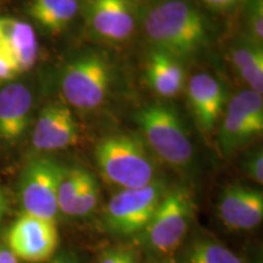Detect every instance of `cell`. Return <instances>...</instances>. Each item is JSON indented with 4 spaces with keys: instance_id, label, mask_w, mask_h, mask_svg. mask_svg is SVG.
I'll return each instance as SVG.
<instances>
[{
    "instance_id": "3957f363",
    "label": "cell",
    "mask_w": 263,
    "mask_h": 263,
    "mask_svg": "<svg viewBox=\"0 0 263 263\" xmlns=\"http://www.w3.org/2000/svg\"><path fill=\"white\" fill-rule=\"evenodd\" d=\"M144 141L161 160L178 171H186L194 162V146L185 123L172 105L153 103L136 114Z\"/></svg>"
},
{
    "instance_id": "ffe728a7",
    "label": "cell",
    "mask_w": 263,
    "mask_h": 263,
    "mask_svg": "<svg viewBox=\"0 0 263 263\" xmlns=\"http://www.w3.org/2000/svg\"><path fill=\"white\" fill-rule=\"evenodd\" d=\"M88 171L83 168H66L62 172L58 188L59 212L70 217L73 201Z\"/></svg>"
},
{
    "instance_id": "7c38bea8",
    "label": "cell",
    "mask_w": 263,
    "mask_h": 263,
    "mask_svg": "<svg viewBox=\"0 0 263 263\" xmlns=\"http://www.w3.org/2000/svg\"><path fill=\"white\" fill-rule=\"evenodd\" d=\"M80 140V126L64 104L52 103L39 112L32 133V145L38 151H57L73 146Z\"/></svg>"
},
{
    "instance_id": "ba28073f",
    "label": "cell",
    "mask_w": 263,
    "mask_h": 263,
    "mask_svg": "<svg viewBox=\"0 0 263 263\" xmlns=\"http://www.w3.org/2000/svg\"><path fill=\"white\" fill-rule=\"evenodd\" d=\"M263 130L262 94L249 89L235 94L229 101L219 129L218 143L223 154L230 156L249 144Z\"/></svg>"
},
{
    "instance_id": "cb8c5ba5",
    "label": "cell",
    "mask_w": 263,
    "mask_h": 263,
    "mask_svg": "<svg viewBox=\"0 0 263 263\" xmlns=\"http://www.w3.org/2000/svg\"><path fill=\"white\" fill-rule=\"evenodd\" d=\"M118 258H120V250L110 249L101 252L99 263H118Z\"/></svg>"
},
{
    "instance_id": "d4e9b609",
    "label": "cell",
    "mask_w": 263,
    "mask_h": 263,
    "mask_svg": "<svg viewBox=\"0 0 263 263\" xmlns=\"http://www.w3.org/2000/svg\"><path fill=\"white\" fill-rule=\"evenodd\" d=\"M203 2L215 9H229L234 6L239 0H203Z\"/></svg>"
},
{
    "instance_id": "6da1fadb",
    "label": "cell",
    "mask_w": 263,
    "mask_h": 263,
    "mask_svg": "<svg viewBox=\"0 0 263 263\" xmlns=\"http://www.w3.org/2000/svg\"><path fill=\"white\" fill-rule=\"evenodd\" d=\"M144 31L153 44L179 58L193 57L209 43V25L189 0H160L144 15Z\"/></svg>"
},
{
    "instance_id": "52a82bcc",
    "label": "cell",
    "mask_w": 263,
    "mask_h": 263,
    "mask_svg": "<svg viewBox=\"0 0 263 263\" xmlns=\"http://www.w3.org/2000/svg\"><path fill=\"white\" fill-rule=\"evenodd\" d=\"M65 167L49 157H35L20 178V199L25 213L57 223L58 188Z\"/></svg>"
},
{
    "instance_id": "8fae6325",
    "label": "cell",
    "mask_w": 263,
    "mask_h": 263,
    "mask_svg": "<svg viewBox=\"0 0 263 263\" xmlns=\"http://www.w3.org/2000/svg\"><path fill=\"white\" fill-rule=\"evenodd\" d=\"M8 248L18 259L29 263L51 258L59 245L57 223L25 213L8 232Z\"/></svg>"
},
{
    "instance_id": "9a60e30c",
    "label": "cell",
    "mask_w": 263,
    "mask_h": 263,
    "mask_svg": "<svg viewBox=\"0 0 263 263\" xmlns=\"http://www.w3.org/2000/svg\"><path fill=\"white\" fill-rule=\"evenodd\" d=\"M33 94L25 83L9 82L0 89V139L17 140L31 121Z\"/></svg>"
},
{
    "instance_id": "8992f818",
    "label": "cell",
    "mask_w": 263,
    "mask_h": 263,
    "mask_svg": "<svg viewBox=\"0 0 263 263\" xmlns=\"http://www.w3.org/2000/svg\"><path fill=\"white\" fill-rule=\"evenodd\" d=\"M167 186L156 179L143 188L122 189L110 199L105 209L104 223L118 235H134L143 232L162 201Z\"/></svg>"
},
{
    "instance_id": "ac0fdd59",
    "label": "cell",
    "mask_w": 263,
    "mask_h": 263,
    "mask_svg": "<svg viewBox=\"0 0 263 263\" xmlns=\"http://www.w3.org/2000/svg\"><path fill=\"white\" fill-rule=\"evenodd\" d=\"M232 62L241 80L256 93H263V48L248 35H239L232 44Z\"/></svg>"
},
{
    "instance_id": "4316f807",
    "label": "cell",
    "mask_w": 263,
    "mask_h": 263,
    "mask_svg": "<svg viewBox=\"0 0 263 263\" xmlns=\"http://www.w3.org/2000/svg\"><path fill=\"white\" fill-rule=\"evenodd\" d=\"M0 263H18V258L10 251L9 248L0 246Z\"/></svg>"
},
{
    "instance_id": "f1b7e54d",
    "label": "cell",
    "mask_w": 263,
    "mask_h": 263,
    "mask_svg": "<svg viewBox=\"0 0 263 263\" xmlns=\"http://www.w3.org/2000/svg\"><path fill=\"white\" fill-rule=\"evenodd\" d=\"M6 206H8V202H6V196H5L4 192L0 189V222H2L3 217H4V215H5Z\"/></svg>"
},
{
    "instance_id": "277c9868",
    "label": "cell",
    "mask_w": 263,
    "mask_h": 263,
    "mask_svg": "<svg viewBox=\"0 0 263 263\" xmlns=\"http://www.w3.org/2000/svg\"><path fill=\"white\" fill-rule=\"evenodd\" d=\"M112 66L101 52L85 51L66 65L60 89L66 103L82 111L100 106L112 83Z\"/></svg>"
},
{
    "instance_id": "603a6c76",
    "label": "cell",
    "mask_w": 263,
    "mask_h": 263,
    "mask_svg": "<svg viewBox=\"0 0 263 263\" xmlns=\"http://www.w3.org/2000/svg\"><path fill=\"white\" fill-rule=\"evenodd\" d=\"M242 168L251 179L257 184L263 183V153L262 149H255L246 156L242 162Z\"/></svg>"
},
{
    "instance_id": "4fadbf2b",
    "label": "cell",
    "mask_w": 263,
    "mask_h": 263,
    "mask_svg": "<svg viewBox=\"0 0 263 263\" xmlns=\"http://www.w3.org/2000/svg\"><path fill=\"white\" fill-rule=\"evenodd\" d=\"M217 209L219 218L228 228L254 229L263 218L262 192L242 184H233L222 192Z\"/></svg>"
},
{
    "instance_id": "2e32d148",
    "label": "cell",
    "mask_w": 263,
    "mask_h": 263,
    "mask_svg": "<svg viewBox=\"0 0 263 263\" xmlns=\"http://www.w3.org/2000/svg\"><path fill=\"white\" fill-rule=\"evenodd\" d=\"M146 82L160 97L178 95L185 83L182 60L162 49L151 48L146 62Z\"/></svg>"
},
{
    "instance_id": "d6986e66",
    "label": "cell",
    "mask_w": 263,
    "mask_h": 263,
    "mask_svg": "<svg viewBox=\"0 0 263 263\" xmlns=\"http://www.w3.org/2000/svg\"><path fill=\"white\" fill-rule=\"evenodd\" d=\"M186 263H244L234 252L211 239H196L185 254Z\"/></svg>"
},
{
    "instance_id": "30bf717a",
    "label": "cell",
    "mask_w": 263,
    "mask_h": 263,
    "mask_svg": "<svg viewBox=\"0 0 263 263\" xmlns=\"http://www.w3.org/2000/svg\"><path fill=\"white\" fill-rule=\"evenodd\" d=\"M38 39L28 22L0 17V84L32 70L38 59Z\"/></svg>"
},
{
    "instance_id": "e0dca14e",
    "label": "cell",
    "mask_w": 263,
    "mask_h": 263,
    "mask_svg": "<svg viewBox=\"0 0 263 263\" xmlns=\"http://www.w3.org/2000/svg\"><path fill=\"white\" fill-rule=\"evenodd\" d=\"M81 0H29L27 14L49 34H59L73 21Z\"/></svg>"
},
{
    "instance_id": "484cf974",
    "label": "cell",
    "mask_w": 263,
    "mask_h": 263,
    "mask_svg": "<svg viewBox=\"0 0 263 263\" xmlns=\"http://www.w3.org/2000/svg\"><path fill=\"white\" fill-rule=\"evenodd\" d=\"M39 263H81L80 259H78L76 256L73 255H60L57 256V257H51L47 259L44 262H39Z\"/></svg>"
},
{
    "instance_id": "5bb4252c",
    "label": "cell",
    "mask_w": 263,
    "mask_h": 263,
    "mask_svg": "<svg viewBox=\"0 0 263 263\" xmlns=\"http://www.w3.org/2000/svg\"><path fill=\"white\" fill-rule=\"evenodd\" d=\"M186 95L197 126L211 130L226 104L224 85L209 73L194 74L186 85Z\"/></svg>"
},
{
    "instance_id": "7402d4cb",
    "label": "cell",
    "mask_w": 263,
    "mask_h": 263,
    "mask_svg": "<svg viewBox=\"0 0 263 263\" xmlns=\"http://www.w3.org/2000/svg\"><path fill=\"white\" fill-rule=\"evenodd\" d=\"M244 18L248 37L257 43L263 42V0H244Z\"/></svg>"
},
{
    "instance_id": "9c48e42d",
    "label": "cell",
    "mask_w": 263,
    "mask_h": 263,
    "mask_svg": "<svg viewBox=\"0 0 263 263\" xmlns=\"http://www.w3.org/2000/svg\"><path fill=\"white\" fill-rule=\"evenodd\" d=\"M138 9V0H81L80 11L95 37L107 43H123L136 31Z\"/></svg>"
},
{
    "instance_id": "83f0119b",
    "label": "cell",
    "mask_w": 263,
    "mask_h": 263,
    "mask_svg": "<svg viewBox=\"0 0 263 263\" xmlns=\"http://www.w3.org/2000/svg\"><path fill=\"white\" fill-rule=\"evenodd\" d=\"M118 263H139L136 254L130 250H120V258Z\"/></svg>"
},
{
    "instance_id": "7a4b0ae2",
    "label": "cell",
    "mask_w": 263,
    "mask_h": 263,
    "mask_svg": "<svg viewBox=\"0 0 263 263\" xmlns=\"http://www.w3.org/2000/svg\"><path fill=\"white\" fill-rule=\"evenodd\" d=\"M94 156L104 179L122 189L143 188L159 179L145 141L136 134L116 133L103 138L95 146Z\"/></svg>"
},
{
    "instance_id": "44dd1931",
    "label": "cell",
    "mask_w": 263,
    "mask_h": 263,
    "mask_svg": "<svg viewBox=\"0 0 263 263\" xmlns=\"http://www.w3.org/2000/svg\"><path fill=\"white\" fill-rule=\"evenodd\" d=\"M99 201V185L95 177L88 171L73 201L70 217H85L93 212Z\"/></svg>"
},
{
    "instance_id": "5b68a950",
    "label": "cell",
    "mask_w": 263,
    "mask_h": 263,
    "mask_svg": "<svg viewBox=\"0 0 263 263\" xmlns=\"http://www.w3.org/2000/svg\"><path fill=\"white\" fill-rule=\"evenodd\" d=\"M194 215L192 194L184 188L167 190L143 229L144 244L159 256L172 255L185 238Z\"/></svg>"
}]
</instances>
